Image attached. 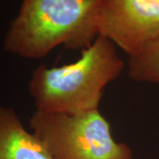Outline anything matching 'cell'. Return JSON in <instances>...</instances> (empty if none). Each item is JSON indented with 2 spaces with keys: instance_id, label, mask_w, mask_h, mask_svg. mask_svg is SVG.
<instances>
[{
  "instance_id": "6da1fadb",
  "label": "cell",
  "mask_w": 159,
  "mask_h": 159,
  "mask_svg": "<svg viewBox=\"0 0 159 159\" xmlns=\"http://www.w3.org/2000/svg\"><path fill=\"white\" fill-rule=\"evenodd\" d=\"M124 67L115 44L98 35L75 62L34 69L29 94L36 111L43 112L76 114L99 110L104 88Z\"/></svg>"
},
{
  "instance_id": "7a4b0ae2",
  "label": "cell",
  "mask_w": 159,
  "mask_h": 159,
  "mask_svg": "<svg viewBox=\"0 0 159 159\" xmlns=\"http://www.w3.org/2000/svg\"><path fill=\"white\" fill-rule=\"evenodd\" d=\"M102 0H22L4 40L5 51L38 59L57 46L83 50L98 36Z\"/></svg>"
},
{
  "instance_id": "3957f363",
  "label": "cell",
  "mask_w": 159,
  "mask_h": 159,
  "mask_svg": "<svg viewBox=\"0 0 159 159\" xmlns=\"http://www.w3.org/2000/svg\"><path fill=\"white\" fill-rule=\"evenodd\" d=\"M30 126L52 159H127L130 148L116 142L99 110L76 114L35 111Z\"/></svg>"
},
{
  "instance_id": "277c9868",
  "label": "cell",
  "mask_w": 159,
  "mask_h": 159,
  "mask_svg": "<svg viewBox=\"0 0 159 159\" xmlns=\"http://www.w3.org/2000/svg\"><path fill=\"white\" fill-rule=\"evenodd\" d=\"M98 35L135 56L159 34V4L155 0H102Z\"/></svg>"
},
{
  "instance_id": "5b68a950",
  "label": "cell",
  "mask_w": 159,
  "mask_h": 159,
  "mask_svg": "<svg viewBox=\"0 0 159 159\" xmlns=\"http://www.w3.org/2000/svg\"><path fill=\"white\" fill-rule=\"evenodd\" d=\"M0 159H52L42 142L25 128L17 113L1 105Z\"/></svg>"
},
{
  "instance_id": "8992f818",
  "label": "cell",
  "mask_w": 159,
  "mask_h": 159,
  "mask_svg": "<svg viewBox=\"0 0 159 159\" xmlns=\"http://www.w3.org/2000/svg\"><path fill=\"white\" fill-rule=\"evenodd\" d=\"M128 75L138 82H159V34L135 56L128 57Z\"/></svg>"
},
{
  "instance_id": "52a82bcc",
  "label": "cell",
  "mask_w": 159,
  "mask_h": 159,
  "mask_svg": "<svg viewBox=\"0 0 159 159\" xmlns=\"http://www.w3.org/2000/svg\"><path fill=\"white\" fill-rule=\"evenodd\" d=\"M127 159H135V158H134V157H130V158H127Z\"/></svg>"
},
{
  "instance_id": "ba28073f",
  "label": "cell",
  "mask_w": 159,
  "mask_h": 159,
  "mask_svg": "<svg viewBox=\"0 0 159 159\" xmlns=\"http://www.w3.org/2000/svg\"><path fill=\"white\" fill-rule=\"evenodd\" d=\"M155 1H157V3L159 4V0H155Z\"/></svg>"
},
{
  "instance_id": "9c48e42d",
  "label": "cell",
  "mask_w": 159,
  "mask_h": 159,
  "mask_svg": "<svg viewBox=\"0 0 159 159\" xmlns=\"http://www.w3.org/2000/svg\"><path fill=\"white\" fill-rule=\"evenodd\" d=\"M158 84H159V82H158Z\"/></svg>"
}]
</instances>
